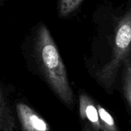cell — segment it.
<instances>
[{"label": "cell", "mask_w": 131, "mask_h": 131, "mask_svg": "<svg viewBox=\"0 0 131 131\" xmlns=\"http://www.w3.org/2000/svg\"><path fill=\"white\" fill-rule=\"evenodd\" d=\"M34 48L39 66L49 84L63 102L72 105L73 94L65 64L49 29L43 24L38 28Z\"/></svg>", "instance_id": "cell-1"}, {"label": "cell", "mask_w": 131, "mask_h": 131, "mask_svg": "<svg viewBox=\"0 0 131 131\" xmlns=\"http://www.w3.org/2000/svg\"><path fill=\"white\" fill-rule=\"evenodd\" d=\"M131 54V4L120 18L115 32L112 56L97 74L99 81L107 89L115 82L120 68Z\"/></svg>", "instance_id": "cell-2"}, {"label": "cell", "mask_w": 131, "mask_h": 131, "mask_svg": "<svg viewBox=\"0 0 131 131\" xmlns=\"http://www.w3.org/2000/svg\"><path fill=\"white\" fill-rule=\"evenodd\" d=\"M16 112L23 131H49L48 123L32 108L23 103H18Z\"/></svg>", "instance_id": "cell-3"}, {"label": "cell", "mask_w": 131, "mask_h": 131, "mask_svg": "<svg viewBox=\"0 0 131 131\" xmlns=\"http://www.w3.org/2000/svg\"><path fill=\"white\" fill-rule=\"evenodd\" d=\"M80 115L85 124V131H102L97 105L85 94L80 95Z\"/></svg>", "instance_id": "cell-4"}, {"label": "cell", "mask_w": 131, "mask_h": 131, "mask_svg": "<svg viewBox=\"0 0 131 131\" xmlns=\"http://www.w3.org/2000/svg\"><path fill=\"white\" fill-rule=\"evenodd\" d=\"M0 131H15V121L0 90Z\"/></svg>", "instance_id": "cell-5"}, {"label": "cell", "mask_w": 131, "mask_h": 131, "mask_svg": "<svg viewBox=\"0 0 131 131\" xmlns=\"http://www.w3.org/2000/svg\"><path fill=\"white\" fill-rule=\"evenodd\" d=\"M102 131H119L112 115L100 104H97Z\"/></svg>", "instance_id": "cell-6"}, {"label": "cell", "mask_w": 131, "mask_h": 131, "mask_svg": "<svg viewBox=\"0 0 131 131\" xmlns=\"http://www.w3.org/2000/svg\"><path fill=\"white\" fill-rule=\"evenodd\" d=\"M124 92L131 107V54L124 61Z\"/></svg>", "instance_id": "cell-7"}, {"label": "cell", "mask_w": 131, "mask_h": 131, "mask_svg": "<svg viewBox=\"0 0 131 131\" xmlns=\"http://www.w3.org/2000/svg\"><path fill=\"white\" fill-rule=\"evenodd\" d=\"M83 0H59V15L66 18L80 6Z\"/></svg>", "instance_id": "cell-8"}, {"label": "cell", "mask_w": 131, "mask_h": 131, "mask_svg": "<svg viewBox=\"0 0 131 131\" xmlns=\"http://www.w3.org/2000/svg\"><path fill=\"white\" fill-rule=\"evenodd\" d=\"M0 1H1V0H0Z\"/></svg>", "instance_id": "cell-9"}]
</instances>
